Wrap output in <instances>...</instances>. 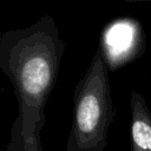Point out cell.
Returning a JSON list of instances; mask_svg holds the SVG:
<instances>
[{
  "instance_id": "277c9868",
  "label": "cell",
  "mask_w": 151,
  "mask_h": 151,
  "mask_svg": "<svg viewBox=\"0 0 151 151\" xmlns=\"http://www.w3.org/2000/svg\"><path fill=\"white\" fill-rule=\"evenodd\" d=\"M131 1H151V0H131Z\"/></svg>"
},
{
  "instance_id": "6da1fadb",
  "label": "cell",
  "mask_w": 151,
  "mask_h": 151,
  "mask_svg": "<svg viewBox=\"0 0 151 151\" xmlns=\"http://www.w3.org/2000/svg\"><path fill=\"white\" fill-rule=\"evenodd\" d=\"M65 50L58 25L50 14L0 35V71L11 80L18 101L7 151H44L45 107Z\"/></svg>"
},
{
  "instance_id": "3957f363",
  "label": "cell",
  "mask_w": 151,
  "mask_h": 151,
  "mask_svg": "<svg viewBox=\"0 0 151 151\" xmlns=\"http://www.w3.org/2000/svg\"><path fill=\"white\" fill-rule=\"evenodd\" d=\"M131 151H151V110L134 88L130 92Z\"/></svg>"
},
{
  "instance_id": "7a4b0ae2",
  "label": "cell",
  "mask_w": 151,
  "mask_h": 151,
  "mask_svg": "<svg viewBox=\"0 0 151 151\" xmlns=\"http://www.w3.org/2000/svg\"><path fill=\"white\" fill-rule=\"evenodd\" d=\"M113 118L109 66L99 46L73 92L72 125L65 151H104Z\"/></svg>"
}]
</instances>
